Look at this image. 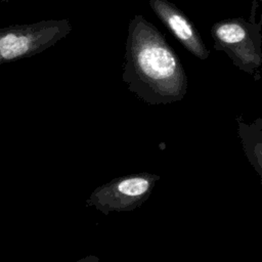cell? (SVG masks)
<instances>
[{
  "instance_id": "52a82bcc",
  "label": "cell",
  "mask_w": 262,
  "mask_h": 262,
  "mask_svg": "<svg viewBox=\"0 0 262 262\" xmlns=\"http://www.w3.org/2000/svg\"><path fill=\"white\" fill-rule=\"evenodd\" d=\"M257 2H260L261 3V9H262V0H256ZM261 19H262V12H261V17H260Z\"/></svg>"
},
{
  "instance_id": "6da1fadb",
  "label": "cell",
  "mask_w": 262,
  "mask_h": 262,
  "mask_svg": "<svg viewBox=\"0 0 262 262\" xmlns=\"http://www.w3.org/2000/svg\"><path fill=\"white\" fill-rule=\"evenodd\" d=\"M123 80L142 101L168 104L180 101L187 91L184 68L165 36L142 15L128 26Z\"/></svg>"
},
{
  "instance_id": "7a4b0ae2",
  "label": "cell",
  "mask_w": 262,
  "mask_h": 262,
  "mask_svg": "<svg viewBox=\"0 0 262 262\" xmlns=\"http://www.w3.org/2000/svg\"><path fill=\"white\" fill-rule=\"evenodd\" d=\"M262 19L256 23L243 17L223 19L211 28L214 48L223 51L241 71L251 75L255 81L261 78L262 66Z\"/></svg>"
},
{
  "instance_id": "277c9868",
  "label": "cell",
  "mask_w": 262,
  "mask_h": 262,
  "mask_svg": "<svg viewBox=\"0 0 262 262\" xmlns=\"http://www.w3.org/2000/svg\"><path fill=\"white\" fill-rule=\"evenodd\" d=\"M64 29L66 25L39 24L0 32V62L24 57L47 47L59 34L64 33Z\"/></svg>"
},
{
  "instance_id": "8992f818",
  "label": "cell",
  "mask_w": 262,
  "mask_h": 262,
  "mask_svg": "<svg viewBox=\"0 0 262 262\" xmlns=\"http://www.w3.org/2000/svg\"><path fill=\"white\" fill-rule=\"evenodd\" d=\"M237 136L249 163L260 176L262 185V118H256L251 123L245 122L242 117L236 118Z\"/></svg>"
},
{
  "instance_id": "5b68a950",
  "label": "cell",
  "mask_w": 262,
  "mask_h": 262,
  "mask_svg": "<svg viewBox=\"0 0 262 262\" xmlns=\"http://www.w3.org/2000/svg\"><path fill=\"white\" fill-rule=\"evenodd\" d=\"M150 8L173 36L195 57L207 59L210 51L189 18L168 0H148Z\"/></svg>"
},
{
  "instance_id": "3957f363",
  "label": "cell",
  "mask_w": 262,
  "mask_h": 262,
  "mask_svg": "<svg viewBox=\"0 0 262 262\" xmlns=\"http://www.w3.org/2000/svg\"><path fill=\"white\" fill-rule=\"evenodd\" d=\"M159 180L158 174L148 172L117 178L95 193V202L105 213L110 211H133L149 198Z\"/></svg>"
}]
</instances>
